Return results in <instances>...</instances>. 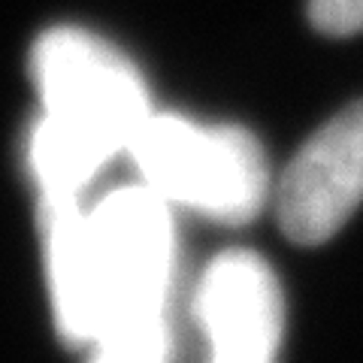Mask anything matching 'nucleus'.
Segmentation results:
<instances>
[{
	"mask_svg": "<svg viewBox=\"0 0 363 363\" xmlns=\"http://www.w3.org/2000/svg\"><path fill=\"white\" fill-rule=\"evenodd\" d=\"M43 118L30 169L45 206L76 203L112 155L149 118V94L121 52L79 28H55L33 49Z\"/></svg>",
	"mask_w": 363,
	"mask_h": 363,
	"instance_id": "2",
	"label": "nucleus"
},
{
	"mask_svg": "<svg viewBox=\"0 0 363 363\" xmlns=\"http://www.w3.org/2000/svg\"><path fill=\"white\" fill-rule=\"evenodd\" d=\"M312 25L330 37H351L363 30V0H312Z\"/></svg>",
	"mask_w": 363,
	"mask_h": 363,
	"instance_id": "7",
	"label": "nucleus"
},
{
	"mask_svg": "<svg viewBox=\"0 0 363 363\" xmlns=\"http://www.w3.org/2000/svg\"><path fill=\"white\" fill-rule=\"evenodd\" d=\"M91 348V363H173V330L161 315L109 330Z\"/></svg>",
	"mask_w": 363,
	"mask_h": 363,
	"instance_id": "6",
	"label": "nucleus"
},
{
	"mask_svg": "<svg viewBox=\"0 0 363 363\" xmlns=\"http://www.w3.org/2000/svg\"><path fill=\"white\" fill-rule=\"evenodd\" d=\"M209 363H272L281 342L285 303L276 272L255 252H224L197 288Z\"/></svg>",
	"mask_w": 363,
	"mask_h": 363,
	"instance_id": "5",
	"label": "nucleus"
},
{
	"mask_svg": "<svg viewBox=\"0 0 363 363\" xmlns=\"http://www.w3.org/2000/svg\"><path fill=\"white\" fill-rule=\"evenodd\" d=\"M363 203V100L297 152L279 185V224L300 245L327 242Z\"/></svg>",
	"mask_w": 363,
	"mask_h": 363,
	"instance_id": "4",
	"label": "nucleus"
},
{
	"mask_svg": "<svg viewBox=\"0 0 363 363\" xmlns=\"http://www.w3.org/2000/svg\"><path fill=\"white\" fill-rule=\"evenodd\" d=\"M133 164L167 203L209 218L242 224L264 209L269 173L260 143L233 124H197L182 116H155L128 145Z\"/></svg>",
	"mask_w": 363,
	"mask_h": 363,
	"instance_id": "3",
	"label": "nucleus"
},
{
	"mask_svg": "<svg viewBox=\"0 0 363 363\" xmlns=\"http://www.w3.org/2000/svg\"><path fill=\"white\" fill-rule=\"evenodd\" d=\"M49 212V285L55 321L73 342L94 345L124 324L167 315L176 272L169 203L149 185H128L82 209Z\"/></svg>",
	"mask_w": 363,
	"mask_h": 363,
	"instance_id": "1",
	"label": "nucleus"
}]
</instances>
